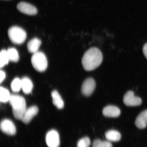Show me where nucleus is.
Returning a JSON list of instances; mask_svg holds the SVG:
<instances>
[{
  "label": "nucleus",
  "instance_id": "1",
  "mask_svg": "<svg viewBox=\"0 0 147 147\" xmlns=\"http://www.w3.org/2000/svg\"><path fill=\"white\" fill-rule=\"evenodd\" d=\"M103 56L102 52L96 47H91L84 53L82 64L86 71H90L97 68L102 63Z\"/></svg>",
  "mask_w": 147,
  "mask_h": 147
},
{
  "label": "nucleus",
  "instance_id": "2",
  "mask_svg": "<svg viewBox=\"0 0 147 147\" xmlns=\"http://www.w3.org/2000/svg\"><path fill=\"white\" fill-rule=\"evenodd\" d=\"M9 102L12 106L14 116L16 119L21 120L27 109L25 98L19 95H11Z\"/></svg>",
  "mask_w": 147,
  "mask_h": 147
},
{
  "label": "nucleus",
  "instance_id": "3",
  "mask_svg": "<svg viewBox=\"0 0 147 147\" xmlns=\"http://www.w3.org/2000/svg\"><path fill=\"white\" fill-rule=\"evenodd\" d=\"M8 35L11 41L13 43L18 45L24 43L27 37L25 30L17 26L10 27L8 31Z\"/></svg>",
  "mask_w": 147,
  "mask_h": 147
},
{
  "label": "nucleus",
  "instance_id": "4",
  "mask_svg": "<svg viewBox=\"0 0 147 147\" xmlns=\"http://www.w3.org/2000/svg\"><path fill=\"white\" fill-rule=\"evenodd\" d=\"M33 67L37 71L43 72L47 69L48 62L47 57L43 52L38 51L33 54L31 58Z\"/></svg>",
  "mask_w": 147,
  "mask_h": 147
},
{
  "label": "nucleus",
  "instance_id": "5",
  "mask_svg": "<svg viewBox=\"0 0 147 147\" xmlns=\"http://www.w3.org/2000/svg\"><path fill=\"white\" fill-rule=\"evenodd\" d=\"M96 87V83L93 78L86 79L83 83L81 88L82 94L85 96H89L94 91Z\"/></svg>",
  "mask_w": 147,
  "mask_h": 147
},
{
  "label": "nucleus",
  "instance_id": "6",
  "mask_svg": "<svg viewBox=\"0 0 147 147\" xmlns=\"http://www.w3.org/2000/svg\"><path fill=\"white\" fill-rule=\"evenodd\" d=\"M46 142L49 147H59L60 144L58 132L55 130H50L46 136Z\"/></svg>",
  "mask_w": 147,
  "mask_h": 147
},
{
  "label": "nucleus",
  "instance_id": "7",
  "mask_svg": "<svg viewBox=\"0 0 147 147\" xmlns=\"http://www.w3.org/2000/svg\"><path fill=\"white\" fill-rule=\"evenodd\" d=\"M123 101L125 105L128 106H136L140 105L142 100L139 97L136 96L134 92L128 91L125 94Z\"/></svg>",
  "mask_w": 147,
  "mask_h": 147
},
{
  "label": "nucleus",
  "instance_id": "8",
  "mask_svg": "<svg viewBox=\"0 0 147 147\" xmlns=\"http://www.w3.org/2000/svg\"><path fill=\"white\" fill-rule=\"evenodd\" d=\"M17 8L22 13L29 16H34L37 13L38 10L35 7L28 3L21 2L18 3Z\"/></svg>",
  "mask_w": 147,
  "mask_h": 147
},
{
  "label": "nucleus",
  "instance_id": "9",
  "mask_svg": "<svg viewBox=\"0 0 147 147\" xmlns=\"http://www.w3.org/2000/svg\"><path fill=\"white\" fill-rule=\"evenodd\" d=\"M0 126L1 131L7 135H13L16 134V126L13 122L10 119H3L1 121Z\"/></svg>",
  "mask_w": 147,
  "mask_h": 147
},
{
  "label": "nucleus",
  "instance_id": "10",
  "mask_svg": "<svg viewBox=\"0 0 147 147\" xmlns=\"http://www.w3.org/2000/svg\"><path fill=\"white\" fill-rule=\"evenodd\" d=\"M37 107L33 106L28 108L25 110L21 120L25 124H28L38 113Z\"/></svg>",
  "mask_w": 147,
  "mask_h": 147
},
{
  "label": "nucleus",
  "instance_id": "11",
  "mask_svg": "<svg viewBox=\"0 0 147 147\" xmlns=\"http://www.w3.org/2000/svg\"><path fill=\"white\" fill-rule=\"evenodd\" d=\"M104 116L110 117H116L120 115L121 111L117 107L109 105L104 108L102 111Z\"/></svg>",
  "mask_w": 147,
  "mask_h": 147
},
{
  "label": "nucleus",
  "instance_id": "12",
  "mask_svg": "<svg viewBox=\"0 0 147 147\" xmlns=\"http://www.w3.org/2000/svg\"><path fill=\"white\" fill-rule=\"evenodd\" d=\"M135 124L137 127L140 129L146 128L147 126V110L140 114L135 121Z\"/></svg>",
  "mask_w": 147,
  "mask_h": 147
},
{
  "label": "nucleus",
  "instance_id": "13",
  "mask_svg": "<svg viewBox=\"0 0 147 147\" xmlns=\"http://www.w3.org/2000/svg\"><path fill=\"white\" fill-rule=\"evenodd\" d=\"M41 45V40L37 38H34L29 41L27 44L28 50L30 53H34L38 52Z\"/></svg>",
  "mask_w": 147,
  "mask_h": 147
},
{
  "label": "nucleus",
  "instance_id": "14",
  "mask_svg": "<svg viewBox=\"0 0 147 147\" xmlns=\"http://www.w3.org/2000/svg\"><path fill=\"white\" fill-rule=\"evenodd\" d=\"M22 89L25 94H29L32 92L33 88L32 82L28 77H24L21 80Z\"/></svg>",
  "mask_w": 147,
  "mask_h": 147
},
{
  "label": "nucleus",
  "instance_id": "15",
  "mask_svg": "<svg viewBox=\"0 0 147 147\" xmlns=\"http://www.w3.org/2000/svg\"><path fill=\"white\" fill-rule=\"evenodd\" d=\"M53 103L59 109H62L64 107V102L59 94L56 90L53 91L51 93Z\"/></svg>",
  "mask_w": 147,
  "mask_h": 147
},
{
  "label": "nucleus",
  "instance_id": "16",
  "mask_svg": "<svg viewBox=\"0 0 147 147\" xmlns=\"http://www.w3.org/2000/svg\"><path fill=\"white\" fill-rule=\"evenodd\" d=\"M105 137L108 141L117 142L120 140L121 136L117 130H111L107 131L105 134Z\"/></svg>",
  "mask_w": 147,
  "mask_h": 147
},
{
  "label": "nucleus",
  "instance_id": "17",
  "mask_svg": "<svg viewBox=\"0 0 147 147\" xmlns=\"http://www.w3.org/2000/svg\"><path fill=\"white\" fill-rule=\"evenodd\" d=\"M9 60L13 62H17L19 59V56L17 50L14 48H9L7 50Z\"/></svg>",
  "mask_w": 147,
  "mask_h": 147
},
{
  "label": "nucleus",
  "instance_id": "18",
  "mask_svg": "<svg viewBox=\"0 0 147 147\" xmlns=\"http://www.w3.org/2000/svg\"><path fill=\"white\" fill-rule=\"evenodd\" d=\"M11 95L9 91L6 88L1 87L0 88V100L3 102H9Z\"/></svg>",
  "mask_w": 147,
  "mask_h": 147
},
{
  "label": "nucleus",
  "instance_id": "19",
  "mask_svg": "<svg viewBox=\"0 0 147 147\" xmlns=\"http://www.w3.org/2000/svg\"><path fill=\"white\" fill-rule=\"evenodd\" d=\"M9 61L7 51L2 49L0 53V67H4L8 63Z\"/></svg>",
  "mask_w": 147,
  "mask_h": 147
},
{
  "label": "nucleus",
  "instance_id": "20",
  "mask_svg": "<svg viewBox=\"0 0 147 147\" xmlns=\"http://www.w3.org/2000/svg\"><path fill=\"white\" fill-rule=\"evenodd\" d=\"M12 91L15 92H19L22 89L21 80L18 78H14L11 85Z\"/></svg>",
  "mask_w": 147,
  "mask_h": 147
},
{
  "label": "nucleus",
  "instance_id": "21",
  "mask_svg": "<svg viewBox=\"0 0 147 147\" xmlns=\"http://www.w3.org/2000/svg\"><path fill=\"white\" fill-rule=\"evenodd\" d=\"M93 147H113L109 141H102L100 139L95 140L93 143Z\"/></svg>",
  "mask_w": 147,
  "mask_h": 147
},
{
  "label": "nucleus",
  "instance_id": "22",
  "mask_svg": "<svg viewBox=\"0 0 147 147\" xmlns=\"http://www.w3.org/2000/svg\"><path fill=\"white\" fill-rule=\"evenodd\" d=\"M91 141L88 137H85L81 139L77 143V147H89Z\"/></svg>",
  "mask_w": 147,
  "mask_h": 147
},
{
  "label": "nucleus",
  "instance_id": "23",
  "mask_svg": "<svg viewBox=\"0 0 147 147\" xmlns=\"http://www.w3.org/2000/svg\"><path fill=\"white\" fill-rule=\"evenodd\" d=\"M0 76H1L0 77V82L1 83L5 80V76H6L5 73L4 71H0Z\"/></svg>",
  "mask_w": 147,
  "mask_h": 147
},
{
  "label": "nucleus",
  "instance_id": "24",
  "mask_svg": "<svg viewBox=\"0 0 147 147\" xmlns=\"http://www.w3.org/2000/svg\"><path fill=\"white\" fill-rule=\"evenodd\" d=\"M143 51L144 56L147 59V43L143 46Z\"/></svg>",
  "mask_w": 147,
  "mask_h": 147
}]
</instances>
